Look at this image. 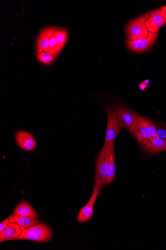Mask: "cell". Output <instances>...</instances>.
I'll return each instance as SVG.
<instances>
[{"instance_id":"obj_1","label":"cell","mask_w":166,"mask_h":250,"mask_svg":"<svg viewBox=\"0 0 166 250\" xmlns=\"http://www.w3.org/2000/svg\"><path fill=\"white\" fill-rule=\"evenodd\" d=\"M114 149V142L105 143L97 158L94 184L102 188L106 186V179L110 155Z\"/></svg>"},{"instance_id":"obj_2","label":"cell","mask_w":166,"mask_h":250,"mask_svg":"<svg viewBox=\"0 0 166 250\" xmlns=\"http://www.w3.org/2000/svg\"><path fill=\"white\" fill-rule=\"evenodd\" d=\"M53 237L50 227L44 223L32 225L22 230V233L16 240H27L37 242L50 241Z\"/></svg>"},{"instance_id":"obj_3","label":"cell","mask_w":166,"mask_h":250,"mask_svg":"<svg viewBox=\"0 0 166 250\" xmlns=\"http://www.w3.org/2000/svg\"><path fill=\"white\" fill-rule=\"evenodd\" d=\"M150 15L148 12L134 19L129 22L126 29V35L128 40L133 41L140 39H146L148 37L149 32L145 22Z\"/></svg>"},{"instance_id":"obj_4","label":"cell","mask_w":166,"mask_h":250,"mask_svg":"<svg viewBox=\"0 0 166 250\" xmlns=\"http://www.w3.org/2000/svg\"><path fill=\"white\" fill-rule=\"evenodd\" d=\"M132 114L133 124L129 130L139 143L144 146L151 138L146 123L147 118L141 116L133 111H132Z\"/></svg>"},{"instance_id":"obj_5","label":"cell","mask_w":166,"mask_h":250,"mask_svg":"<svg viewBox=\"0 0 166 250\" xmlns=\"http://www.w3.org/2000/svg\"><path fill=\"white\" fill-rule=\"evenodd\" d=\"M102 188L98 184H94L92 195L88 202L80 210L77 220L79 223H84L88 221L93 216V206L97 197L100 194Z\"/></svg>"},{"instance_id":"obj_6","label":"cell","mask_w":166,"mask_h":250,"mask_svg":"<svg viewBox=\"0 0 166 250\" xmlns=\"http://www.w3.org/2000/svg\"><path fill=\"white\" fill-rule=\"evenodd\" d=\"M107 113H111L119 122L123 128H129L133 125V119L132 112L125 107L113 106L107 109Z\"/></svg>"},{"instance_id":"obj_7","label":"cell","mask_w":166,"mask_h":250,"mask_svg":"<svg viewBox=\"0 0 166 250\" xmlns=\"http://www.w3.org/2000/svg\"><path fill=\"white\" fill-rule=\"evenodd\" d=\"M158 33L149 32L148 37L146 39H140L133 41L126 40L129 49L133 52H144L147 51L156 43Z\"/></svg>"},{"instance_id":"obj_8","label":"cell","mask_w":166,"mask_h":250,"mask_svg":"<svg viewBox=\"0 0 166 250\" xmlns=\"http://www.w3.org/2000/svg\"><path fill=\"white\" fill-rule=\"evenodd\" d=\"M150 15L146 20L145 24L150 33H158L160 29L166 24V19L160 12V9L151 11Z\"/></svg>"},{"instance_id":"obj_9","label":"cell","mask_w":166,"mask_h":250,"mask_svg":"<svg viewBox=\"0 0 166 250\" xmlns=\"http://www.w3.org/2000/svg\"><path fill=\"white\" fill-rule=\"evenodd\" d=\"M57 27H46L40 32L37 41V54L46 51L49 46L50 40L54 35Z\"/></svg>"},{"instance_id":"obj_10","label":"cell","mask_w":166,"mask_h":250,"mask_svg":"<svg viewBox=\"0 0 166 250\" xmlns=\"http://www.w3.org/2000/svg\"><path fill=\"white\" fill-rule=\"evenodd\" d=\"M15 138L18 146L23 150L32 151L37 147L35 139L29 132L19 130L17 132Z\"/></svg>"},{"instance_id":"obj_11","label":"cell","mask_w":166,"mask_h":250,"mask_svg":"<svg viewBox=\"0 0 166 250\" xmlns=\"http://www.w3.org/2000/svg\"><path fill=\"white\" fill-rule=\"evenodd\" d=\"M122 128L119 122L112 113H108V124L105 143L114 142Z\"/></svg>"},{"instance_id":"obj_12","label":"cell","mask_w":166,"mask_h":250,"mask_svg":"<svg viewBox=\"0 0 166 250\" xmlns=\"http://www.w3.org/2000/svg\"><path fill=\"white\" fill-rule=\"evenodd\" d=\"M9 219V223L13 222L18 224L22 230L41 223L38 217L21 216L15 212L11 214Z\"/></svg>"},{"instance_id":"obj_13","label":"cell","mask_w":166,"mask_h":250,"mask_svg":"<svg viewBox=\"0 0 166 250\" xmlns=\"http://www.w3.org/2000/svg\"><path fill=\"white\" fill-rule=\"evenodd\" d=\"M144 148L150 154L166 151V139L160 138L158 136L151 138L144 146Z\"/></svg>"},{"instance_id":"obj_14","label":"cell","mask_w":166,"mask_h":250,"mask_svg":"<svg viewBox=\"0 0 166 250\" xmlns=\"http://www.w3.org/2000/svg\"><path fill=\"white\" fill-rule=\"evenodd\" d=\"M22 233L20 227L13 222L9 223L7 228L0 232V242L16 240Z\"/></svg>"},{"instance_id":"obj_15","label":"cell","mask_w":166,"mask_h":250,"mask_svg":"<svg viewBox=\"0 0 166 250\" xmlns=\"http://www.w3.org/2000/svg\"><path fill=\"white\" fill-rule=\"evenodd\" d=\"M14 212L21 216L38 217V215L30 204L22 201L15 208Z\"/></svg>"},{"instance_id":"obj_16","label":"cell","mask_w":166,"mask_h":250,"mask_svg":"<svg viewBox=\"0 0 166 250\" xmlns=\"http://www.w3.org/2000/svg\"><path fill=\"white\" fill-rule=\"evenodd\" d=\"M68 32L65 28L57 27L54 36L56 40L57 50L59 54L65 46L68 39Z\"/></svg>"},{"instance_id":"obj_17","label":"cell","mask_w":166,"mask_h":250,"mask_svg":"<svg viewBox=\"0 0 166 250\" xmlns=\"http://www.w3.org/2000/svg\"><path fill=\"white\" fill-rule=\"evenodd\" d=\"M114 149H113L110 157L109 167L107 172V177L106 179L107 186L111 184L115 179V170L114 163Z\"/></svg>"},{"instance_id":"obj_18","label":"cell","mask_w":166,"mask_h":250,"mask_svg":"<svg viewBox=\"0 0 166 250\" xmlns=\"http://www.w3.org/2000/svg\"><path fill=\"white\" fill-rule=\"evenodd\" d=\"M37 56L38 61L41 64L45 65L52 64L56 58L54 55L46 51H43L37 54Z\"/></svg>"},{"instance_id":"obj_19","label":"cell","mask_w":166,"mask_h":250,"mask_svg":"<svg viewBox=\"0 0 166 250\" xmlns=\"http://www.w3.org/2000/svg\"><path fill=\"white\" fill-rule=\"evenodd\" d=\"M46 52H49L50 54H52L54 56L55 58L57 57V56L59 54L57 50L56 40L55 37L54 35L50 40L49 46L48 47V49H47L46 51Z\"/></svg>"},{"instance_id":"obj_20","label":"cell","mask_w":166,"mask_h":250,"mask_svg":"<svg viewBox=\"0 0 166 250\" xmlns=\"http://www.w3.org/2000/svg\"><path fill=\"white\" fill-rule=\"evenodd\" d=\"M146 123L151 138L157 136L156 127L153 123L149 119L147 118Z\"/></svg>"},{"instance_id":"obj_21","label":"cell","mask_w":166,"mask_h":250,"mask_svg":"<svg viewBox=\"0 0 166 250\" xmlns=\"http://www.w3.org/2000/svg\"><path fill=\"white\" fill-rule=\"evenodd\" d=\"M156 127V133L160 138L166 139V125L161 124Z\"/></svg>"},{"instance_id":"obj_22","label":"cell","mask_w":166,"mask_h":250,"mask_svg":"<svg viewBox=\"0 0 166 250\" xmlns=\"http://www.w3.org/2000/svg\"><path fill=\"white\" fill-rule=\"evenodd\" d=\"M9 223V219L7 218L3 221L1 222V223H0V232H2L3 230H4L8 226V224Z\"/></svg>"},{"instance_id":"obj_23","label":"cell","mask_w":166,"mask_h":250,"mask_svg":"<svg viewBox=\"0 0 166 250\" xmlns=\"http://www.w3.org/2000/svg\"><path fill=\"white\" fill-rule=\"evenodd\" d=\"M148 84L144 82H141L139 84V88L141 90H145L148 87Z\"/></svg>"},{"instance_id":"obj_24","label":"cell","mask_w":166,"mask_h":250,"mask_svg":"<svg viewBox=\"0 0 166 250\" xmlns=\"http://www.w3.org/2000/svg\"><path fill=\"white\" fill-rule=\"evenodd\" d=\"M160 12L163 17L166 19V5H165L160 8Z\"/></svg>"},{"instance_id":"obj_25","label":"cell","mask_w":166,"mask_h":250,"mask_svg":"<svg viewBox=\"0 0 166 250\" xmlns=\"http://www.w3.org/2000/svg\"><path fill=\"white\" fill-rule=\"evenodd\" d=\"M144 82H145L146 83H147V84H148V83H149V80H146V81H144Z\"/></svg>"}]
</instances>
